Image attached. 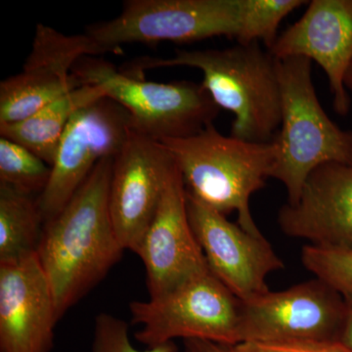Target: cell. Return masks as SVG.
Returning <instances> with one entry per match:
<instances>
[{"label": "cell", "instance_id": "9a60e30c", "mask_svg": "<svg viewBox=\"0 0 352 352\" xmlns=\"http://www.w3.org/2000/svg\"><path fill=\"white\" fill-rule=\"evenodd\" d=\"M58 322L36 254L0 264V352H51Z\"/></svg>", "mask_w": 352, "mask_h": 352}, {"label": "cell", "instance_id": "30bf717a", "mask_svg": "<svg viewBox=\"0 0 352 352\" xmlns=\"http://www.w3.org/2000/svg\"><path fill=\"white\" fill-rule=\"evenodd\" d=\"M105 53L85 32L69 36L50 25H36L22 71L0 82V124L27 119L82 87L73 73L78 60Z\"/></svg>", "mask_w": 352, "mask_h": 352}, {"label": "cell", "instance_id": "e0dca14e", "mask_svg": "<svg viewBox=\"0 0 352 352\" xmlns=\"http://www.w3.org/2000/svg\"><path fill=\"white\" fill-rule=\"evenodd\" d=\"M103 97L105 94L100 87L82 85L27 119L15 124H0V136L24 145L51 166L75 113Z\"/></svg>", "mask_w": 352, "mask_h": 352}, {"label": "cell", "instance_id": "484cf974", "mask_svg": "<svg viewBox=\"0 0 352 352\" xmlns=\"http://www.w3.org/2000/svg\"><path fill=\"white\" fill-rule=\"evenodd\" d=\"M344 85H346V90H349L352 94V64L347 71L346 78H344Z\"/></svg>", "mask_w": 352, "mask_h": 352}, {"label": "cell", "instance_id": "ffe728a7", "mask_svg": "<svg viewBox=\"0 0 352 352\" xmlns=\"http://www.w3.org/2000/svg\"><path fill=\"white\" fill-rule=\"evenodd\" d=\"M308 1L303 0H239V44L263 41L267 50L277 41V31L285 17Z\"/></svg>", "mask_w": 352, "mask_h": 352}, {"label": "cell", "instance_id": "6da1fadb", "mask_svg": "<svg viewBox=\"0 0 352 352\" xmlns=\"http://www.w3.org/2000/svg\"><path fill=\"white\" fill-rule=\"evenodd\" d=\"M113 164V157L99 162L66 207L44 223L36 256L59 321L107 276L126 251L109 210Z\"/></svg>", "mask_w": 352, "mask_h": 352}, {"label": "cell", "instance_id": "9c48e42d", "mask_svg": "<svg viewBox=\"0 0 352 352\" xmlns=\"http://www.w3.org/2000/svg\"><path fill=\"white\" fill-rule=\"evenodd\" d=\"M132 129L126 109L108 97L75 113L51 166L50 182L38 197L44 223L66 207L99 162L117 156Z\"/></svg>", "mask_w": 352, "mask_h": 352}, {"label": "cell", "instance_id": "603a6c76", "mask_svg": "<svg viewBox=\"0 0 352 352\" xmlns=\"http://www.w3.org/2000/svg\"><path fill=\"white\" fill-rule=\"evenodd\" d=\"M228 352H351L339 340H298L282 342H241L226 346Z\"/></svg>", "mask_w": 352, "mask_h": 352}, {"label": "cell", "instance_id": "7c38bea8", "mask_svg": "<svg viewBox=\"0 0 352 352\" xmlns=\"http://www.w3.org/2000/svg\"><path fill=\"white\" fill-rule=\"evenodd\" d=\"M186 194L190 223L210 272L241 302L268 293L266 279L285 267L270 242Z\"/></svg>", "mask_w": 352, "mask_h": 352}, {"label": "cell", "instance_id": "4fadbf2b", "mask_svg": "<svg viewBox=\"0 0 352 352\" xmlns=\"http://www.w3.org/2000/svg\"><path fill=\"white\" fill-rule=\"evenodd\" d=\"M136 254L144 264L150 298L210 272L190 223L186 187L177 166Z\"/></svg>", "mask_w": 352, "mask_h": 352}, {"label": "cell", "instance_id": "277c9868", "mask_svg": "<svg viewBox=\"0 0 352 352\" xmlns=\"http://www.w3.org/2000/svg\"><path fill=\"white\" fill-rule=\"evenodd\" d=\"M277 60L281 124L273 142L276 157L271 177L282 183L295 204L308 175L329 163L352 164V131L340 129L322 108L307 58Z\"/></svg>", "mask_w": 352, "mask_h": 352}, {"label": "cell", "instance_id": "d4e9b609", "mask_svg": "<svg viewBox=\"0 0 352 352\" xmlns=\"http://www.w3.org/2000/svg\"><path fill=\"white\" fill-rule=\"evenodd\" d=\"M344 300L346 302V315L344 327L340 333V342L352 352V298Z\"/></svg>", "mask_w": 352, "mask_h": 352}, {"label": "cell", "instance_id": "7a4b0ae2", "mask_svg": "<svg viewBox=\"0 0 352 352\" xmlns=\"http://www.w3.org/2000/svg\"><path fill=\"white\" fill-rule=\"evenodd\" d=\"M190 67L200 69L201 85L220 109L234 115L230 135L256 143L274 141L281 124L277 60L258 43L223 50H176L170 58H138L124 69Z\"/></svg>", "mask_w": 352, "mask_h": 352}, {"label": "cell", "instance_id": "d6986e66", "mask_svg": "<svg viewBox=\"0 0 352 352\" xmlns=\"http://www.w3.org/2000/svg\"><path fill=\"white\" fill-rule=\"evenodd\" d=\"M51 166L24 145L0 136V184L25 195L43 193L50 182Z\"/></svg>", "mask_w": 352, "mask_h": 352}, {"label": "cell", "instance_id": "5b68a950", "mask_svg": "<svg viewBox=\"0 0 352 352\" xmlns=\"http://www.w3.org/2000/svg\"><path fill=\"white\" fill-rule=\"evenodd\" d=\"M73 73L80 85L100 87L126 109L134 131L155 140L195 135L214 124L221 110L201 83L150 82L99 56L82 57Z\"/></svg>", "mask_w": 352, "mask_h": 352}, {"label": "cell", "instance_id": "5bb4252c", "mask_svg": "<svg viewBox=\"0 0 352 352\" xmlns=\"http://www.w3.org/2000/svg\"><path fill=\"white\" fill-rule=\"evenodd\" d=\"M268 51L275 59L303 57L316 62L327 75L336 112L349 113L344 78L352 64V0H312L302 17Z\"/></svg>", "mask_w": 352, "mask_h": 352}, {"label": "cell", "instance_id": "2e32d148", "mask_svg": "<svg viewBox=\"0 0 352 352\" xmlns=\"http://www.w3.org/2000/svg\"><path fill=\"white\" fill-rule=\"evenodd\" d=\"M278 224L285 235L309 245L352 250V164L315 168L298 201L280 208Z\"/></svg>", "mask_w": 352, "mask_h": 352}, {"label": "cell", "instance_id": "ac0fdd59", "mask_svg": "<svg viewBox=\"0 0 352 352\" xmlns=\"http://www.w3.org/2000/svg\"><path fill=\"white\" fill-rule=\"evenodd\" d=\"M43 226L38 198L0 184V264L36 254Z\"/></svg>", "mask_w": 352, "mask_h": 352}, {"label": "cell", "instance_id": "52a82bcc", "mask_svg": "<svg viewBox=\"0 0 352 352\" xmlns=\"http://www.w3.org/2000/svg\"><path fill=\"white\" fill-rule=\"evenodd\" d=\"M238 29L239 0H127L119 16L85 34L108 53L122 54L124 44L236 39Z\"/></svg>", "mask_w": 352, "mask_h": 352}, {"label": "cell", "instance_id": "cb8c5ba5", "mask_svg": "<svg viewBox=\"0 0 352 352\" xmlns=\"http://www.w3.org/2000/svg\"><path fill=\"white\" fill-rule=\"evenodd\" d=\"M185 352H228L226 347L215 342L201 340H184Z\"/></svg>", "mask_w": 352, "mask_h": 352}, {"label": "cell", "instance_id": "8992f818", "mask_svg": "<svg viewBox=\"0 0 352 352\" xmlns=\"http://www.w3.org/2000/svg\"><path fill=\"white\" fill-rule=\"evenodd\" d=\"M241 300L212 272L145 302H131L135 339L147 347L175 339L201 340L221 346L239 342Z\"/></svg>", "mask_w": 352, "mask_h": 352}, {"label": "cell", "instance_id": "8fae6325", "mask_svg": "<svg viewBox=\"0 0 352 352\" xmlns=\"http://www.w3.org/2000/svg\"><path fill=\"white\" fill-rule=\"evenodd\" d=\"M176 168L163 143L132 129L113 157L109 210L118 239L136 254Z\"/></svg>", "mask_w": 352, "mask_h": 352}, {"label": "cell", "instance_id": "7402d4cb", "mask_svg": "<svg viewBox=\"0 0 352 352\" xmlns=\"http://www.w3.org/2000/svg\"><path fill=\"white\" fill-rule=\"evenodd\" d=\"M90 352H177L175 342L147 347L139 351L129 339L126 321L109 314L97 315L94 323V342Z\"/></svg>", "mask_w": 352, "mask_h": 352}, {"label": "cell", "instance_id": "ba28073f", "mask_svg": "<svg viewBox=\"0 0 352 352\" xmlns=\"http://www.w3.org/2000/svg\"><path fill=\"white\" fill-rule=\"evenodd\" d=\"M342 295L318 278L241 302V342L339 340L346 315Z\"/></svg>", "mask_w": 352, "mask_h": 352}, {"label": "cell", "instance_id": "3957f363", "mask_svg": "<svg viewBox=\"0 0 352 352\" xmlns=\"http://www.w3.org/2000/svg\"><path fill=\"white\" fill-rule=\"evenodd\" d=\"M175 159L187 193L220 214L236 212L247 232L263 236L250 200L271 177L274 142L256 143L222 135L214 124L189 138L160 141Z\"/></svg>", "mask_w": 352, "mask_h": 352}, {"label": "cell", "instance_id": "44dd1931", "mask_svg": "<svg viewBox=\"0 0 352 352\" xmlns=\"http://www.w3.org/2000/svg\"><path fill=\"white\" fill-rule=\"evenodd\" d=\"M302 263L344 298H352V250L305 245Z\"/></svg>", "mask_w": 352, "mask_h": 352}]
</instances>
